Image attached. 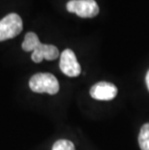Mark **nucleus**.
<instances>
[{
  "label": "nucleus",
  "mask_w": 149,
  "mask_h": 150,
  "mask_svg": "<svg viewBox=\"0 0 149 150\" xmlns=\"http://www.w3.org/2000/svg\"><path fill=\"white\" fill-rule=\"evenodd\" d=\"M29 87L36 93L54 95L59 91V82L57 79L49 73H38L31 76Z\"/></svg>",
  "instance_id": "f257e3e1"
},
{
  "label": "nucleus",
  "mask_w": 149,
  "mask_h": 150,
  "mask_svg": "<svg viewBox=\"0 0 149 150\" xmlns=\"http://www.w3.org/2000/svg\"><path fill=\"white\" fill-rule=\"evenodd\" d=\"M21 18L16 13H11L0 21V42L12 39L23 31Z\"/></svg>",
  "instance_id": "f03ea898"
},
{
  "label": "nucleus",
  "mask_w": 149,
  "mask_h": 150,
  "mask_svg": "<svg viewBox=\"0 0 149 150\" xmlns=\"http://www.w3.org/2000/svg\"><path fill=\"white\" fill-rule=\"evenodd\" d=\"M67 10L81 18H94L99 14V6L95 0H70Z\"/></svg>",
  "instance_id": "7ed1b4c3"
},
{
  "label": "nucleus",
  "mask_w": 149,
  "mask_h": 150,
  "mask_svg": "<svg viewBox=\"0 0 149 150\" xmlns=\"http://www.w3.org/2000/svg\"><path fill=\"white\" fill-rule=\"evenodd\" d=\"M60 70L66 76L74 78L81 74V68L80 63L78 62L75 52L72 50L67 49L61 53L59 62Z\"/></svg>",
  "instance_id": "20e7f679"
},
{
  "label": "nucleus",
  "mask_w": 149,
  "mask_h": 150,
  "mask_svg": "<svg viewBox=\"0 0 149 150\" xmlns=\"http://www.w3.org/2000/svg\"><path fill=\"white\" fill-rule=\"evenodd\" d=\"M90 95L96 100L110 101L117 95V87L110 82L100 81L91 87Z\"/></svg>",
  "instance_id": "39448f33"
},
{
  "label": "nucleus",
  "mask_w": 149,
  "mask_h": 150,
  "mask_svg": "<svg viewBox=\"0 0 149 150\" xmlns=\"http://www.w3.org/2000/svg\"><path fill=\"white\" fill-rule=\"evenodd\" d=\"M59 56V50L55 46L40 43L33 50L31 58L35 63L42 62L44 59L54 60Z\"/></svg>",
  "instance_id": "423d86ee"
},
{
  "label": "nucleus",
  "mask_w": 149,
  "mask_h": 150,
  "mask_svg": "<svg viewBox=\"0 0 149 150\" xmlns=\"http://www.w3.org/2000/svg\"><path fill=\"white\" fill-rule=\"evenodd\" d=\"M41 42L39 40V38L34 32H28L26 33L24 37V41L21 45V47L24 52H33L36 49L37 46Z\"/></svg>",
  "instance_id": "0eeeda50"
},
{
  "label": "nucleus",
  "mask_w": 149,
  "mask_h": 150,
  "mask_svg": "<svg viewBox=\"0 0 149 150\" xmlns=\"http://www.w3.org/2000/svg\"><path fill=\"white\" fill-rule=\"evenodd\" d=\"M138 144L141 150H149V123L141 127L138 136Z\"/></svg>",
  "instance_id": "6e6552de"
},
{
  "label": "nucleus",
  "mask_w": 149,
  "mask_h": 150,
  "mask_svg": "<svg viewBox=\"0 0 149 150\" xmlns=\"http://www.w3.org/2000/svg\"><path fill=\"white\" fill-rule=\"evenodd\" d=\"M52 150H76L74 143L67 139H59L52 146Z\"/></svg>",
  "instance_id": "1a4fd4ad"
},
{
  "label": "nucleus",
  "mask_w": 149,
  "mask_h": 150,
  "mask_svg": "<svg viewBox=\"0 0 149 150\" xmlns=\"http://www.w3.org/2000/svg\"><path fill=\"white\" fill-rule=\"evenodd\" d=\"M145 81H146L147 88H148V90H149V71L147 72V74H146V78H145Z\"/></svg>",
  "instance_id": "9d476101"
}]
</instances>
